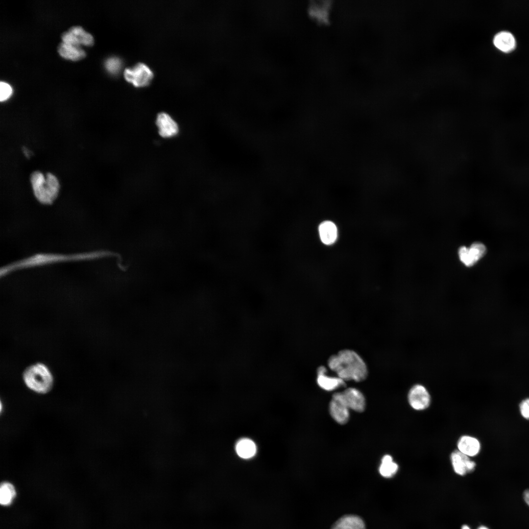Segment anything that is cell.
<instances>
[{
	"mask_svg": "<svg viewBox=\"0 0 529 529\" xmlns=\"http://www.w3.org/2000/svg\"><path fill=\"white\" fill-rule=\"evenodd\" d=\"M327 364L337 377L345 382H361L368 376L365 362L357 352L352 350L343 349L332 355L328 360Z\"/></svg>",
	"mask_w": 529,
	"mask_h": 529,
	"instance_id": "cell-1",
	"label": "cell"
},
{
	"mask_svg": "<svg viewBox=\"0 0 529 529\" xmlns=\"http://www.w3.org/2000/svg\"><path fill=\"white\" fill-rule=\"evenodd\" d=\"M25 386L31 391L45 394L51 390L54 379L49 368L44 363L37 362L28 366L23 373Z\"/></svg>",
	"mask_w": 529,
	"mask_h": 529,
	"instance_id": "cell-2",
	"label": "cell"
},
{
	"mask_svg": "<svg viewBox=\"0 0 529 529\" xmlns=\"http://www.w3.org/2000/svg\"><path fill=\"white\" fill-rule=\"evenodd\" d=\"M30 182L34 195L41 203L51 204L58 196L60 184L53 174L35 171L31 175Z\"/></svg>",
	"mask_w": 529,
	"mask_h": 529,
	"instance_id": "cell-3",
	"label": "cell"
},
{
	"mask_svg": "<svg viewBox=\"0 0 529 529\" xmlns=\"http://www.w3.org/2000/svg\"><path fill=\"white\" fill-rule=\"evenodd\" d=\"M125 79L134 86L141 87L149 84L153 73L149 67L143 63H138L132 67L127 68L124 71Z\"/></svg>",
	"mask_w": 529,
	"mask_h": 529,
	"instance_id": "cell-4",
	"label": "cell"
},
{
	"mask_svg": "<svg viewBox=\"0 0 529 529\" xmlns=\"http://www.w3.org/2000/svg\"><path fill=\"white\" fill-rule=\"evenodd\" d=\"M61 38L64 43L78 46H91L94 43L93 36L79 25L72 26L63 32Z\"/></svg>",
	"mask_w": 529,
	"mask_h": 529,
	"instance_id": "cell-5",
	"label": "cell"
},
{
	"mask_svg": "<svg viewBox=\"0 0 529 529\" xmlns=\"http://www.w3.org/2000/svg\"><path fill=\"white\" fill-rule=\"evenodd\" d=\"M485 246L481 242H474L470 247L461 246L458 249L460 261L466 266L474 265L485 254Z\"/></svg>",
	"mask_w": 529,
	"mask_h": 529,
	"instance_id": "cell-6",
	"label": "cell"
},
{
	"mask_svg": "<svg viewBox=\"0 0 529 529\" xmlns=\"http://www.w3.org/2000/svg\"><path fill=\"white\" fill-rule=\"evenodd\" d=\"M337 394L349 409L357 412H362L364 410L365 398L358 389L350 387L341 392H337Z\"/></svg>",
	"mask_w": 529,
	"mask_h": 529,
	"instance_id": "cell-7",
	"label": "cell"
},
{
	"mask_svg": "<svg viewBox=\"0 0 529 529\" xmlns=\"http://www.w3.org/2000/svg\"><path fill=\"white\" fill-rule=\"evenodd\" d=\"M408 401L413 409L420 410L429 407L431 397L425 386L417 384L410 389L408 393Z\"/></svg>",
	"mask_w": 529,
	"mask_h": 529,
	"instance_id": "cell-8",
	"label": "cell"
},
{
	"mask_svg": "<svg viewBox=\"0 0 529 529\" xmlns=\"http://www.w3.org/2000/svg\"><path fill=\"white\" fill-rule=\"evenodd\" d=\"M156 125L160 136L164 138H172L176 136L179 131L178 124L168 113L161 112L156 118Z\"/></svg>",
	"mask_w": 529,
	"mask_h": 529,
	"instance_id": "cell-9",
	"label": "cell"
},
{
	"mask_svg": "<svg viewBox=\"0 0 529 529\" xmlns=\"http://www.w3.org/2000/svg\"><path fill=\"white\" fill-rule=\"evenodd\" d=\"M329 410L333 418L340 424H346L349 418V409L339 397L337 393L332 397Z\"/></svg>",
	"mask_w": 529,
	"mask_h": 529,
	"instance_id": "cell-10",
	"label": "cell"
},
{
	"mask_svg": "<svg viewBox=\"0 0 529 529\" xmlns=\"http://www.w3.org/2000/svg\"><path fill=\"white\" fill-rule=\"evenodd\" d=\"M317 383L322 389L326 391H332L345 385V382L338 377L327 375V368L324 366L317 369Z\"/></svg>",
	"mask_w": 529,
	"mask_h": 529,
	"instance_id": "cell-11",
	"label": "cell"
},
{
	"mask_svg": "<svg viewBox=\"0 0 529 529\" xmlns=\"http://www.w3.org/2000/svg\"><path fill=\"white\" fill-rule=\"evenodd\" d=\"M451 461L455 472L461 476L473 471L476 467L475 462L459 451H455L452 453Z\"/></svg>",
	"mask_w": 529,
	"mask_h": 529,
	"instance_id": "cell-12",
	"label": "cell"
},
{
	"mask_svg": "<svg viewBox=\"0 0 529 529\" xmlns=\"http://www.w3.org/2000/svg\"><path fill=\"white\" fill-rule=\"evenodd\" d=\"M57 51L63 58L72 61H78L86 56V52L80 47L62 42L57 47Z\"/></svg>",
	"mask_w": 529,
	"mask_h": 529,
	"instance_id": "cell-13",
	"label": "cell"
},
{
	"mask_svg": "<svg viewBox=\"0 0 529 529\" xmlns=\"http://www.w3.org/2000/svg\"><path fill=\"white\" fill-rule=\"evenodd\" d=\"M331 529H366L363 520L356 515H345L339 518Z\"/></svg>",
	"mask_w": 529,
	"mask_h": 529,
	"instance_id": "cell-14",
	"label": "cell"
},
{
	"mask_svg": "<svg viewBox=\"0 0 529 529\" xmlns=\"http://www.w3.org/2000/svg\"><path fill=\"white\" fill-rule=\"evenodd\" d=\"M457 447L462 453L467 456L473 457L479 453L481 446L479 440L476 438L464 435L458 440Z\"/></svg>",
	"mask_w": 529,
	"mask_h": 529,
	"instance_id": "cell-15",
	"label": "cell"
},
{
	"mask_svg": "<svg viewBox=\"0 0 529 529\" xmlns=\"http://www.w3.org/2000/svg\"><path fill=\"white\" fill-rule=\"evenodd\" d=\"M319 237L326 245L333 244L337 240V230L335 224L329 220L322 222L319 226Z\"/></svg>",
	"mask_w": 529,
	"mask_h": 529,
	"instance_id": "cell-16",
	"label": "cell"
},
{
	"mask_svg": "<svg viewBox=\"0 0 529 529\" xmlns=\"http://www.w3.org/2000/svg\"><path fill=\"white\" fill-rule=\"evenodd\" d=\"M493 43L497 48L505 52L513 50L516 45L513 35L507 31H501L497 33L494 38Z\"/></svg>",
	"mask_w": 529,
	"mask_h": 529,
	"instance_id": "cell-17",
	"label": "cell"
},
{
	"mask_svg": "<svg viewBox=\"0 0 529 529\" xmlns=\"http://www.w3.org/2000/svg\"><path fill=\"white\" fill-rule=\"evenodd\" d=\"M238 455L244 459L250 458L256 454L257 448L255 443L249 438L240 440L236 445Z\"/></svg>",
	"mask_w": 529,
	"mask_h": 529,
	"instance_id": "cell-18",
	"label": "cell"
},
{
	"mask_svg": "<svg viewBox=\"0 0 529 529\" xmlns=\"http://www.w3.org/2000/svg\"><path fill=\"white\" fill-rule=\"evenodd\" d=\"M16 495L15 488L13 484L9 481H3L0 486V503L3 505H8L11 504Z\"/></svg>",
	"mask_w": 529,
	"mask_h": 529,
	"instance_id": "cell-19",
	"label": "cell"
},
{
	"mask_svg": "<svg viewBox=\"0 0 529 529\" xmlns=\"http://www.w3.org/2000/svg\"><path fill=\"white\" fill-rule=\"evenodd\" d=\"M398 469V466L393 461L391 456L388 455L384 456L379 467V472L383 477L390 478L396 473Z\"/></svg>",
	"mask_w": 529,
	"mask_h": 529,
	"instance_id": "cell-20",
	"label": "cell"
},
{
	"mask_svg": "<svg viewBox=\"0 0 529 529\" xmlns=\"http://www.w3.org/2000/svg\"><path fill=\"white\" fill-rule=\"evenodd\" d=\"M120 58L117 56H111L106 59L104 66L106 70L111 74H117L120 70L122 66Z\"/></svg>",
	"mask_w": 529,
	"mask_h": 529,
	"instance_id": "cell-21",
	"label": "cell"
},
{
	"mask_svg": "<svg viewBox=\"0 0 529 529\" xmlns=\"http://www.w3.org/2000/svg\"><path fill=\"white\" fill-rule=\"evenodd\" d=\"M12 92V88L8 83L3 81L0 82V101L7 100L11 95Z\"/></svg>",
	"mask_w": 529,
	"mask_h": 529,
	"instance_id": "cell-22",
	"label": "cell"
},
{
	"mask_svg": "<svg viewBox=\"0 0 529 529\" xmlns=\"http://www.w3.org/2000/svg\"><path fill=\"white\" fill-rule=\"evenodd\" d=\"M519 409L522 416L529 419V398L524 399L521 402Z\"/></svg>",
	"mask_w": 529,
	"mask_h": 529,
	"instance_id": "cell-23",
	"label": "cell"
},
{
	"mask_svg": "<svg viewBox=\"0 0 529 529\" xmlns=\"http://www.w3.org/2000/svg\"><path fill=\"white\" fill-rule=\"evenodd\" d=\"M523 497L525 502L529 506V489H527L524 491Z\"/></svg>",
	"mask_w": 529,
	"mask_h": 529,
	"instance_id": "cell-24",
	"label": "cell"
},
{
	"mask_svg": "<svg viewBox=\"0 0 529 529\" xmlns=\"http://www.w3.org/2000/svg\"><path fill=\"white\" fill-rule=\"evenodd\" d=\"M23 153H24V155H25V156H26L27 158H29V157L31 156V152L28 148H26L25 147H24L23 148Z\"/></svg>",
	"mask_w": 529,
	"mask_h": 529,
	"instance_id": "cell-25",
	"label": "cell"
},
{
	"mask_svg": "<svg viewBox=\"0 0 529 529\" xmlns=\"http://www.w3.org/2000/svg\"><path fill=\"white\" fill-rule=\"evenodd\" d=\"M462 529H470V528L467 525H464L462 527Z\"/></svg>",
	"mask_w": 529,
	"mask_h": 529,
	"instance_id": "cell-26",
	"label": "cell"
},
{
	"mask_svg": "<svg viewBox=\"0 0 529 529\" xmlns=\"http://www.w3.org/2000/svg\"><path fill=\"white\" fill-rule=\"evenodd\" d=\"M478 529H489L487 528L486 527H484V526H481L480 528H479Z\"/></svg>",
	"mask_w": 529,
	"mask_h": 529,
	"instance_id": "cell-27",
	"label": "cell"
}]
</instances>
